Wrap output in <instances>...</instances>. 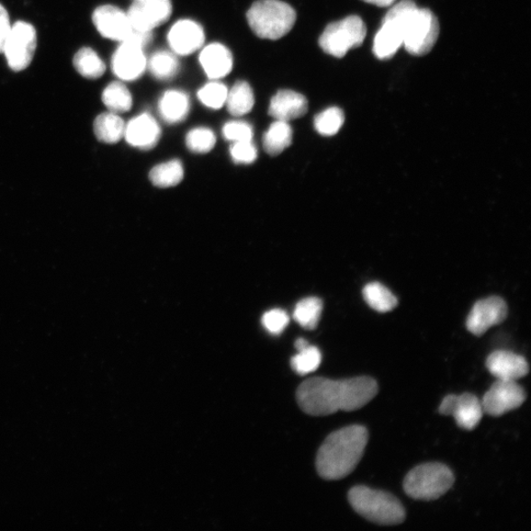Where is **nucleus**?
Instances as JSON below:
<instances>
[{
	"instance_id": "13",
	"label": "nucleus",
	"mask_w": 531,
	"mask_h": 531,
	"mask_svg": "<svg viewBox=\"0 0 531 531\" xmlns=\"http://www.w3.org/2000/svg\"><path fill=\"white\" fill-rule=\"evenodd\" d=\"M507 315L506 301L499 297L481 299L473 305L467 320L468 330L474 336H482L491 327L501 324Z\"/></svg>"
},
{
	"instance_id": "38",
	"label": "nucleus",
	"mask_w": 531,
	"mask_h": 531,
	"mask_svg": "<svg viewBox=\"0 0 531 531\" xmlns=\"http://www.w3.org/2000/svg\"><path fill=\"white\" fill-rule=\"evenodd\" d=\"M9 15L6 9L0 5V53L4 52L5 43L11 30Z\"/></svg>"
},
{
	"instance_id": "29",
	"label": "nucleus",
	"mask_w": 531,
	"mask_h": 531,
	"mask_svg": "<svg viewBox=\"0 0 531 531\" xmlns=\"http://www.w3.org/2000/svg\"><path fill=\"white\" fill-rule=\"evenodd\" d=\"M103 103L114 114H123L132 108V96L126 85L120 82H112L101 96Z\"/></svg>"
},
{
	"instance_id": "34",
	"label": "nucleus",
	"mask_w": 531,
	"mask_h": 531,
	"mask_svg": "<svg viewBox=\"0 0 531 531\" xmlns=\"http://www.w3.org/2000/svg\"><path fill=\"white\" fill-rule=\"evenodd\" d=\"M229 90L222 83L212 82L199 90L198 99L207 108L219 109L227 101Z\"/></svg>"
},
{
	"instance_id": "39",
	"label": "nucleus",
	"mask_w": 531,
	"mask_h": 531,
	"mask_svg": "<svg viewBox=\"0 0 531 531\" xmlns=\"http://www.w3.org/2000/svg\"><path fill=\"white\" fill-rule=\"evenodd\" d=\"M364 2L380 7H387L393 5L395 0H364Z\"/></svg>"
},
{
	"instance_id": "25",
	"label": "nucleus",
	"mask_w": 531,
	"mask_h": 531,
	"mask_svg": "<svg viewBox=\"0 0 531 531\" xmlns=\"http://www.w3.org/2000/svg\"><path fill=\"white\" fill-rule=\"evenodd\" d=\"M363 293L365 300L373 310L387 313L397 308V298L380 282H370L365 287Z\"/></svg>"
},
{
	"instance_id": "12",
	"label": "nucleus",
	"mask_w": 531,
	"mask_h": 531,
	"mask_svg": "<svg viewBox=\"0 0 531 531\" xmlns=\"http://www.w3.org/2000/svg\"><path fill=\"white\" fill-rule=\"evenodd\" d=\"M171 0H134L128 13L132 29L153 32L171 17Z\"/></svg>"
},
{
	"instance_id": "17",
	"label": "nucleus",
	"mask_w": 531,
	"mask_h": 531,
	"mask_svg": "<svg viewBox=\"0 0 531 531\" xmlns=\"http://www.w3.org/2000/svg\"><path fill=\"white\" fill-rule=\"evenodd\" d=\"M161 135L159 123L148 114L131 119L124 131V138L128 143L144 151L155 148L161 139Z\"/></svg>"
},
{
	"instance_id": "36",
	"label": "nucleus",
	"mask_w": 531,
	"mask_h": 531,
	"mask_svg": "<svg viewBox=\"0 0 531 531\" xmlns=\"http://www.w3.org/2000/svg\"><path fill=\"white\" fill-rule=\"evenodd\" d=\"M289 323V315L281 309L270 310L262 318V324L265 329L272 335H280L284 332Z\"/></svg>"
},
{
	"instance_id": "3",
	"label": "nucleus",
	"mask_w": 531,
	"mask_h": 531,
	"mask_svg": "<svg viewBox=\"0 0 531 531\" xmlns=\"http://www.w3.org/2000/svg\"><path fill=\"white\" fill-rule=\"evenodd\" d=\"M348 502L358 515L373 524L397 526L405 519L402 503L392 494L384 491L356 486L348 492Z\"/></svg>"
},
{
	"instance_id": "22",
	"label": "nucleus",
	"mask_w": 531,
	"mask_h": 531,
	"mask_svg": "<svg viewBox=\"0 0 531 531\" xmlns=\"http://www.w3.org/2000/svg\"><path fill=\"white\" fill-rule=\"evenodd\" d=\"M292 128L289 122L276 120L264 134V149L270 156H279L291 145Z\"/></svg>"
},
{
	"instance_id": "9",
	"label": "nucleus",
	"mask_w": 531,
	"mask_h": 531,
	"mask_svg": "<svg viewBox=\"0 0 531 531\" xmlns=\"http://www.w3.org/2000/svg\"><path fill=\"white\" fill-rule=\"evenodd\" d=\"M37 49V32L26 22H17L11 27L4 53L11 70L19 72L31 64Z\"/></svg>"
},
{
	"instance_id": "1",
	"label": "nucleus",
	"mask_w": 531,
	"mask_h": 531,
	"mask_svg": "<svg viewBox=\"0 0 531 531\" xmlns=\"http://www.w3.org/2000/svg\"><path fill=\"white\" fill-rule=\"evenodd\" d=\"M379 392L371 377L330 380L314 377L304 381L297 391L299 408L311 416H327L337 412L363 409Z\"/></svg>"
},
{
	"instance_id": "10",
	"label": "nucleus",
	"mask_w": 531,
	"mask_h": 531,
	"mask_svg": "<svg viewBox=\"0 0 531 531\" xmlns=\"http://www.w3.org/2000/svg\"><path fill=\"white\" fill-rule=\"evenodd\" d=\"M526 400L525 390L516 381L498 380L484 394L481 404L484 413L498 417L518 409Z\"/></svg>"
},
{
	"instance_id": "18",
	"label": "nucleus",
	"mask_w": 531,
	"mask_h": 531,
	"mask_svg": "<svg viewBox=\"0 0 531 531\" xmlns=\"http://www.w3.org/2000/svg\"><path fill=\"white\" fill-rule=\"evenodd\" d=\"M486 367L498 380L517 381L528 375L529 365L525 357L506 350H497L486 360Z\"/></svg>"
},
{
	"instance_id": "28",
	"label": "nucleus",
	"mask_w": 531,
	"mask_h": 531,
	"mask_svg": "<svg viewBox=\"0 0 531 531\" xmlns=\"http://www.w3.org/2000/svg\"><path fill=\"white\" fill-rule=\"evenodd\" d=\"M73 63L79 74L88 79H98L104 75L106 64L95 51L83 48L74 56Z\"/></svg>"
},
{
	"instance_id": "8",
	"label": "nucleus",
	"mask_w": 531,
	"mask_h": 531,
	"mask_svg": "<svg viewBox=\"0 0 531 531\" xmlns=\"http://www.w3.org/2000/svg\"><path fill=\"white\" fill-rule=\"evenodd\" d=\"M439 31V22L432 11L417 7L406 22L403 46L412 55H425L434 48Z\"/></svg>"
},
{
	"instance_id": "16",
	"label": "nucleus",
	"mask_w": 531,
	"mask_h": 531,
	"mask_svg": "<svg viewBox=\"0 0 531 531\" xmlns=\"http://www.w3.org/2000/svg\"><path fill=\"white\" fill-rule=\"evenodd\" d=\"M167 41L175 54L189 55L203 47L205 33L196 22L180 20L168 32Z\"/></svg>"
},
{
	"instance_id": "30",
	"label": "nucleus",
	"mask_w": 531,
	"mask_h": 531,
	"mask_svg": "<svg viewBox=\"0 0 531 531\" xmlns=\"http://www.w3.org/2000/svg\"><path fill=\"white\" fill-rule=\"evenodd\" d=\"M147 66L157 81H171L178 72L179 62L173 52L159 51L155 52Z\"/></svg>"
},
{
	"instance_id": "19",
	"label": "nucleus",
	"mask_w": 531,
	"mask_h": 531,
	"mask_svg": "<svg viewBox=\"0 0 531 531\" xmlns=\"http://www.w3.org/2000/svg\"><path fill=\"white\" fill-rule=\"evenodd\" d=\"M308 110L307 98L290 90H281L270 100L269 115L276 120L289 122L304 117Z\"/></svg>"
},
{
	"instance_id": "7",
	"label": "nucleus",
	"mask_w": 531,
	"mask_h": 531,
	"mask_svg": "<svg viewBox=\"0 0 531 531\" xmlns=\"http://www.w3.org/2000/svg\"><path fill=\"white\" fill-rule=\"evenodd\" d=\"M366 33L363 19L348 16L326 27L319 40L320 47L326 53L341 59L364 43Z\"/></svg>"
},
{
	"instance_id": "37",
	"label": "nucleus",
	"mask_w": 531,
	"mask_h": 531,
	"mask_svg": "<svg viewBox=\"0 0 531 531\" xmlns=\"http://www.w3.org/2000/svg\"><path fill=\"white\" fill-rule=\"evenodd\" d=\"M230 153L232 161L242 165L252 164L258 156L257 148L252 141L232 143Z\"/></svg>"
},
{
	"instance_id": "24",
	"label": "nucleus",
	"mask_w": 531,
	"mask_h": 531,
	"mask_svg": "<svg viewBox=\"0 0 531 531\" xmlns=\"http://www.w3.org/2000/svg\"><path fill=\"white\" fill-rule=\"evenodd\" d=\"M255 104L253 90L244 81L236 82L228 93L225 106L231 115L242 117L251 112Z\"/></svg>"
},
{
	"instance_id": "31",
	"label": "nucleus",
	"mask_w": 531,
	"mask_h": 531,
	"mask_svg": "<svg viewBox=\"0 0 531 531\" xmlns=\"http://www.w3.org/2000/svg\"><path fill=\"white\" fill-rule=\"evenodd\" d=\"M344 111L330 108L320 112L314 119V128L322 137H334L344 126Z\"/></svg>"
},
{
	"instance_id": "32",
	"label": "nucleus",
	"mask_w": 531,
	"mask_h": 531,
	"mask_svg": "<svg viewBox=\"0 0 531 531\" xmlns=\"http://www.w3.org/2000/svg\"><path fill=\"white\" fill-rule=\"evenodd\" d=\"M321 361L322 355L319 348L309 345L291 358L290 365L293 371L303 376L318 370Z\"/></svg>"
},
{
	"instance_id": "2",
	"label": "nucleus",
	"mask_w": 531,
	"mask_h": 531,
	"mask_svg": "<svg viewBox=\"0 0 531 531\" xmlns=\"http://www.w3.org/2000/svg\"><path fill=\"white\" fill-rule=\"evenodd\" d=\"M367 429L347 426L327 436L316 458V469L325 480H340L352 473L368 443Z\"/></svg>"
},
{
	"instance_id": "11",
	"label": "nucleus",
	"mask_w": 531,
	"mask_h": 531,
	"mask_svg": "<svg viewBox=\"0 0 531 531\" xmlns=\"http://www.w3.org/2000/svg\"><path fill=\"white\" fill-rule=\"evenodd\" d=\"M440 414L453 416L459 427L473 431L482 420L481 402L472 394H450L440 404Z\"/></svg>"
},
{
	"instance_id": "4",
	"label": "nucleus",
	"mask_w": 531,
	"mask_h": 531,
	"mask_svg": "<svg viewBox=\"0 0 531 531\" xmlns=\"http://www.w3.org/2000/svg\"><path fill=\"white\" fill-rule=\"evenodd\" d=\"M247 20L259 38L279 40L296 24L297 14L289 5L280 0H259L248 10Z\"/></svg>"
},
{
	"instance_id": "35",
	"label": "nucleus",
	"mask_w": 531,
	"mask_h": 531,
	"mask_svg": "<svg viewBox=\"0 0 531 531\" xmlns=\"http://www.w3.org/2000/svg\"><path fill=\"white\" fill-rule=\"evenodd\" d=\"M225 139L232 142L252 141L253 129L251 124L244 121H230L223 128Z\"/></svg>"
},
{
	"instance_id": "40",
	"label": "nucleus",
	"mask_w": 531,
	"mask_h": 531,
	"mask_svg": "<svg viewBox=\"0 0 531 531\" xmlns=\"http://www.w3.org/2000/svg\"><path fill=\"white\" fill-rule=\"evenodd\" d=\"M295 346H296L297 349L299 350V352H300V350L307 348L309 346V344L307 340H305V338L300 337L296 342Z\"/></svg>"
},
{
	"instance_id": "6",
	"label": "nucleus",
	"mask_w": 531,
	"mask_h": 531,
	"mask_svg": "<svg viewBox=\"0 0 531 531\" xmlns=\"http://www.w3.org/2000/svg\"><path fill=\"white\" fill-rule=\"evenodd\" d=\"M417 8L412 0L394 5L383 21L375 40L373 52L379 60H390L403 44L406 22Z\"/></svg>"
},
{
	"instance_id": "14",
	"label": "nucleus",
	"mask_w": 531,
	"mask_h": 531,
	"mask_svg": "<svg viewBox=\"0 0 531 531\" xmlns=\"http://www.w3.org/2000/svg\"><path fill=\"white\" fill-rule=\"evenodd\" d=\"M147 62L143 48L123 41L112 58L111 67L121 81H134L144 73Z\"/></svg>"
},
{
	"instance_id": "21",
	"label": "nucleus",
	"mask_w": 531,
	"mask_h": 531,
	"mask_svg": "<svg viewBox=\"0 0 531 531\" xmlns=\"http://www.w3.org/2000/svg\"><path fill=\"white\" fill-rule=\"evenodd\" d=\"M159 111L166 123L182 122L189 114L190 100L184 92L168 91L160 100Z\"/></svg>"
},
{
	"instance_id": "27",
	"label": "nucleus",
	"mask_w": 531,
	"mask_h": 531,
	"mask_svg": "<svg viewBox=\"0 0 531 531\" xmlns=\"http://www.w3.org/2000/svg\"><path fill=\"white\" fill-rule=\"evenodd\" d=\"M323 311V301L318 298L300 300L293 312V318L307 330L318 327Z\"/></svg>"
},
{
	"instance_id": "23",
	"label": "nucleus",
	"mask_w": 531,
	"mask_h": 531,
	"mask_svg": "<svg viewBox=\"0 0 531 531\" xmlns=\"http://www.w3.org/2000/svg\"><path fill=\"white\" fill-rule=\"evenodd\" d=\"M126 123L114 112L100 115L94 122V132L99 141L115 144L124 137Z\"/></svg>"
},
{
	"instance_id": "15",
	"label": "nucleus",
	"mask_w": 531,
	"mask_h": 531,
	"mask_svg": "<svg viewBox=\"0 0 531 531\" xmlns=\"http://www.w3.org/2000/svg\"><path fill=\"white\" fill-rule=\"evenodd\" d=\"M93 24L101 36L120 43L132 31L128 14L112 5L98 7L93 14Z\"/></svg>"
},
{
	"instance_id": "5",
	"label": "nucleus",
	"mask_w": 531,
	"mask_h": 531,
	"mask_svg": "<svg viewBox=\"0 0 531 531\" xmlns=\"http://www.w3.org/2000/svg\"><path fill=\"white\" fill-rule=\"evenodd\" d=\"M454 483V473L447 466L431 462L409 472L403 481V490L412 499L434 501L453 488Z\"/></svg>"
},
{
	"instance_id": "26",
	"label": "nucleus",
	"mask_w": 531,
	"mask_h": 531,
	"mask_svg": "<svg viewBox=\"0 0 531 531\" xmlns=\"http://www.w3.org/2000/svg\"><path fill=\"white\" fill-rule=\"evenodd\" d=\"M185 168L179 160H172L152 168L149 178L151 183L161 188L176 186L183 182Z\"/></svg>"
},
{
	"instance_id": "33",
	"label": "nucleus",
	"mask_w": 531,
	"mask_h": 531,
	"mask_svg": "<svg viewBox=\"0 0 531 531\" xmlns=\"http://www.w3.org/2000/svg\"><path fill=\"white\" fill-rule=\"evenodd\" d=\"M216 135L205 128L192 129L186 137L187 148L196 154H206L216 145Z\"/></svg>"
},
{
	"instance_id": "20",
	"label": "nucleus",
	"mask_w": 531,
	"mask_h": 531,
	"mask_svg": "<svg viewBox=\"0 0 531 531\" xmlns=\"http://www.w3.org/2000/svg\"><path fill=\"white\" fill-rule=\"evenodd\" d=\"M200 63L213 81L228 76L232 71L233 59L231 51L221 43H212L203 49Z\"/></svg>"
}]
</instances>
